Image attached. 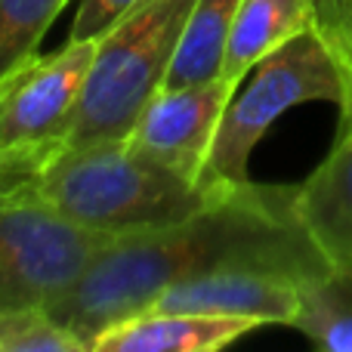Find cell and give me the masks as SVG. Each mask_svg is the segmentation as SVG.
Instances as JSON below:
<instances>
[{
  "instance_id": "cell-1",
  "label": "cell",
  "mask_w": 352,
  "mask_h": 352,
  "mask_svg": "<svg viewBox=\"0 0 352 352\" xmlns=\"http://www.w3.org/2000/svg\"><path fill=\"white\" fill-rule=\"evenodd\" d=\"M223 266L275 269L303 287L331 272L300 219L297 186L250 179L182 223L109 238L47 312L90 352L99 331L146 312L176 281Z\"/></svg>"
},
{
  "instance_id": "cell-2",
  "label": "cell",
  "mask_w": 352,
  "mask_h": 352,
  "mask_svg": "<svg viewBox=\"0 0 352 352\" xmlns=\"http://www.w3.org/2000/svg\"><path fill=\"white\" fill-rule=\"evenodd\" d=\"M0 186L25 188L105 238L182 223L219 198L127 140L65 146L28 170H0Z\"/></svg>"
},
{
  "instance_id": "cell-3",
  "label": "cell",
  "mask_w": 352,
  "mask_h": 352,
  "mask_svg": "<svg viewBox=\"0 0 352 352\" xmlns=\"http://www.w3.org/2000/svg\"><path fill=\"white\" fill-rule=\"evenodd\" d=\"M192 6L195 0H140L99 37L65 146L127 140L164 87Z\"/></svg>"
},
{
  "instance_id": "cell-4",
  "label": "cell",
  "mask_w": 352,
  "mask_h": 352,
  "mask_svg": "<svg viewBox=\"0 0 352 352\" xmlns=\"http://www.w3.org/2000/svg\"><path fill=\"white\" fill-rule=\"evenodd\" d=\"M340 99L343 84L331 53L312 28L300 31L263 56L235 87L201 170V186L223 195L250 182V155L278 118L306 102L340 105Z\"/></svg>"
},
{
  "instance_id": "cell-5",
  "label": "cell",
  "mask_w": 352,
  "mask_h": 352,
  "mask_svg": "<svg viewBox=\"0 0 352 352\" xmlns=\"http://www.w3.org/2000/svg\"><path fill=\"white\" fill-rule=\"evenodd\" d=\"M105 241L37 195L0 186V309H50Z\"/></svg>"
},
{
  "instance_id": "cell-6",
  "label": "cell",
  "mask_w": 352,
  "mask_h": 352,
  "mask_svg": "<svg viewBox=\"0 0 352 352\" xmlns=\"http://www.w3.org/2000/svg\"><path fill=\"white\" fill-rule=\"evenodd\" d=\"M96 41L34 53L0 78V170H28L65 148Z\"/></svg>"
},
{
  "instance_id": "cell-7",
  "label": "cell",
  "mask_w": 352,
  "mask_h": 352,
  "mask_svg": "<svg viewBox=\"0 0 352 352\" xmlns=\"http://www.w3.org/2000/svg\"><path fill=\"white\" fill-rule=\"evenodd\" d=\"M235 87L238 84L226 78L188 87H161L140 111L127 142L201 182V170Z\"/></svg>"
},
{
  "instance_id": "cell-8",
  "label": "cell",
  "mask_w": 352,
  "mask_h": 352,
  "mask_svg": "<svg viewBox=\"0 0 352 352\" xmlns=\"http://www.w3.org/2000/svg\"><path fill=\"white\" fill-rule=\"evenodd\" d=\"M303 285L263 266H223L170 285L146 312H198V316H238L260 324H294Z\"/></svg>"
},
{
  "instance_id": "cell-9",
  "label": "cell",
  "mask_w": 352,
  "mask_h": 352,
  "mask_svg": "<svg viewBox=\"0 0 352 352\" xmlns=\"http://www.w3.org/2000/svg\"><path fill=\"white\" fill-rule=\"evenodd\" d=\"M263 328L254 318L198 312H140L109 324L90 340V352H213Z\"/></svg>"
},
{
  "instance_id": "cell-10",
  "label": "cell",
  "mask_w": 352,
  "mask_h": 352,
  "mask_svg": "<svg viewBox=\"0 0 352 352\" xmlns=\"http://www.w3.org/2000/svg\"><path fill=\"white\" fill-rule=\"evenodd\" d=\"M297 210L331 269H352V130L297 186Z\"/></svg>"
},
{
  "instance_id": "cell-11",
  "label": "cell",
  "mask_w": 352,
  "mask_h": 352,
  "mask_svg": "<svg viewBox=\"0 0 352 352\" xmlns=\"http://www.w3.org/2000/svg\"><path fill=\"white\" fill-rule=\"evenodd\" d=\"M312 25L309 0H241L226 43L219 78L241 84V78L272 50Z\"/></svg>"
},
{
  "instance_id": "cell-12",
  "label": "cell",
  "mask_w": 352,
  "mask_h": 352,
  "mask_svg": "<svg viewBox=\"0 0 352 352\" xmlns=\"http://www.w3.org/2000/svg\"><path fill=\"white\" fill-rule=\"evenodd\" d=\"M238 3L241 0H195L164 87H188L219 78Z\"/></svg>"
},
{
  "instance_id": "cell-13",
  "label": "cell",
  "mask_w": 352,
  "mask_h": 352,
  "mask_svg": "<svg viewBox=\"0 0 352 352\" xmlns=\"http://www.w3.org/2000/svg\"><path fill=\"white\" fill-rule=\"evenodd\" d=\"M291 328L328 352H352V269H331L306 285Z\"/></svg>"
},
{
  "instance_id": "cell-14",
  "label": "cell",
  "mask_w": 352,
  "mask_h": 352,
  "mask_svg": "<svg viewBox=\"0 0 352 352\" xmlns=\"http://www.w3.org/2000/svg\"><path fill=\"white\" fill-rule=\"evenodd\" d=\"M68 0H0V78L37 53Z\"/></svg>"
},
{
  "instance_id": "cell-15",
  "label": "cell",
  "mask_w": 352,
  "mask_h": 352,
  "mask_svg": "<svg viewBox=\"0 0 352 352\" xmlns=\"http://www.w3.org/2000/svg\"><path fill=\"white\" fill-rule=\"evenodd\" d=\"M312 25L324 50L331 53L340 72L343 99H340V133L352 130V0H309Z\"/></svg>"
},
{
  "instance_id": "cell-16",
  "label": "cell",
  "mask_w": 352,
  "mask_h": 352,
  "mask_svg": "<svg viewBox=\"0 0 352 352\" xmlns=\"http://www.w3.org/2000/svg\"><path fill=\"white\" fill-rule=\"evenodd\" d=\"M140 0H80L72 22V41H99Z\"/></svg>"
},
{
  "instance_id": "cell-17",
  "label": "cell",
  "mask_w": 352,
  "mask_h": 352,
  "mask_svg": "<svg viewBox=\"0 0 352 352\" xmlns=\"http://www.w3.org/2000/svg\"><path fill=\"white\" fill-rule=\"evenodd\" d=\"M34 312H41V309H0V352L16 349V340L28 328Z\"/></svg>"
}]
</instances>
